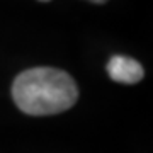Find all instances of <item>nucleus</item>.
<instances>
[{"label": "nucleus", "instance_id": "1", "mask_svg": "<svg viewBox=\"0 0 153 153\" xmlns=\"http://www.w3.org/2000/svg\"><path fill=\"white\" fill-rule=\"evenodd\" d=\"M12 97L29 116H51L70 109L78 99V87L66 71L53 66L24 70L12 83Z\"/></svg>", "mask_w": 153, "mask_h": 153}, {"label": "nucleus", "instance_id": "2", "mask_svg": "<svg viewBox=\"0 0 153 153\" xmlns=\"http://www.w3.org/2000/svg\"><path fill=\"white\" fill-rule=\"evenodd\" d=\"M107 73L114 82L119 83H138L143 78V66L136 60L124 55H114L107 63Z\"/></svg>", "mask_w": 153, "mask_h": 153}, {"label": "nucleus", "instance_id": "3", "mask_svg": "<svg viewBox=\"0 0 153 153\" xmlns=\"http://www.w3.org/2000/svg\"><path fill=\"white\" fill-rule=\"evenodd\" d=\"M88 2H94V4H105L107 0H88Z\"/></svg>", "mask_w": 153, "mask_h": 153}, {"label": "nucleus", "instance_id": "4", "mask_svg": "<svg viewBox=\"0 0 153 153\" xmlns=\"http://www.w3.org/2000/svg\"><path fill=\"white\" fill-rule=\"evenodd\" d=\"M39 2H49V0H39Z\"/></svg>", "mask_w": 153, "mask_h": 153}]
</instances>
